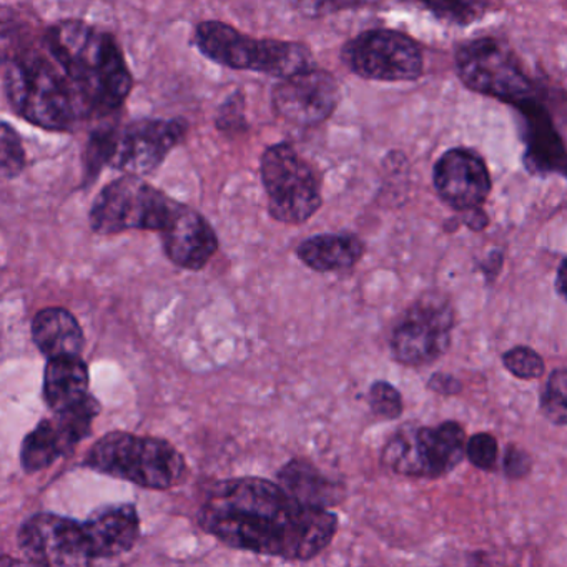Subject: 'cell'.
Here are the masks:
<instances>
[{
  "instance_id": "7",
  "label": "cell",
  "mask_w": 567,
  "mask_h": 567,
  "mask_svg": "<svg viewBox=\"0 0 567 567\" xmlns=\"http://www.w3.org/2000/svg\"><path fill=\"white\" fill-rule=\"evenodd\" d=\"M194 44L208 61L231 71L287 79L315 68L311 49L303 42L251 38L221 21L200 22Z\"/></svg>"
},
{
  "instance_id": "9",
  "label": "cell",
  "mask_w": 567,
  "mask_h": 567,
  "mask_svg": "<svg viewBox=\"0 0 567 567\" xmlns=\"http://www.w3.org/2000/svg\"><path fill=\"white\" fill-rule=\"evenodd\" d=\"M261 182L271 218L300 225L320 210L321 184L317 171L287 142L265 148L260 161Z\"/></svg>"
},
{
  "instance_id": "20",
  "label": "cell",
  "mask_w": 567,
  "mask_h": 567,
  "mask_svg": "<svg viewBox=\"0 0 567 567\" xmlns=\"http://www.w3.org/2000/svg\"><path fill=\"white\" fill-rule=\"evenodd\" d=\"M364 255V244L351 234L315 235L301 241L297 257L318 274H334L353 268Z\"/></svg>"
},
{
  "instance_id": "23",
  "label": "cell",
  "mask_w": 567,
  "mask_h": 567,
  "mask_svg": "<svg viewBox=\"0 0 567 567\" xmlns=\"http://www.w3.org/2000/svg\"><path fill=\"white\" fill-rule=\"evenodd\" d=\"M540 410L550 423L567 426V368L550 374L540 398Z\"/></svg>"
},
{
  "instance_id": "15",
  "label": "cell",
  "mask_w": 567,
  "mask_h": 567,
  "mask_svg": "<svg viewBox=\"0 0 567 567\" xmlns=\"http://www.w3.org/2000/svg\"><path fill=\"white\" fill-rule=\"evenodd\" d=\"M338 102L340 85L337 79L317 65L280 79L271 91L275 114L300 127H315L327 122L337 111Z\"/></svg>"
},
{
  "instance_id": "16",
  "label": "cell",
  "mask_w": 567,
  "mask_h": 567,
  "mask_svg": "<svg viewBox=\"0 0 567 567\" xmlns=\"http://www.w3.org/2000/svg\"><path fill=\"white\" fill-rule=\"evenodd\" d=\"M434 187L451 207L456 210H473L489 195V172L476 152L453 148L434 167Z\"/></svg>"
},
{
  "instance_id": "24",
  "label": "cell",
  "mask_w": 567,
  "mask_h": 567,
  "mask_svg": "<svg viewBox=\"0 0 567 567\" xmlns=\"http://www.w3.org/2000/svg\"><path fill=\"white\" fill-rule=\"evenodd\" d=\"M0 145H2V177L6 181L19 177L25 168L28 155H25L24 145H22L21 135L9 122H2L0 131Z\"/></svg>"
},
{
  "instance_id": "10",
  "label": "cell",
  "mask_w": 567,
  "mask_h": 567,
  "mask_svg": "<svg viewBox=\"0 0 567 567\" xmlns=\"http://www.w3.org/2000/svg\"><path fill=\"white\" fill-rule=\"evenodd\" d=\"M464 453L463 427L450 421L436 427H401L384 447L383 461L404 476L436 477L454 470Z\"/></svg>"
},
{
  "instance_id": "14",
  "label": "cell",
  "mask_w": 567,
  "mask_h": 567,
  "mask_svg": "<svg viewBox=\"0 0 567 567\" xmlns=\"http://www.w3.org/2000/svg\"><path fill=\"white\" fill-rule=\"evenodd\" d=\"M101 413V403L89 394L82 403L42 420L22 441L21 464L28 474L39 473L68 456L79 443L91 436L92 424Z\"/></svg>"
},
{
  "instance_id": "21",
  "label": "cell",
  "mask_w": 567,
  "mask_h": 567,
  "mask_svg": "<svg viewBox=\"0 0 567 567\" xmlns=\"http://www.w3.org/2000/svg\"><path fill=\"white\" fill-rule=\"evenodd\" d=\"M278 483L295 497L313 506L328 507L337 499V487L310 461L291 460L278 473Z\"/></svg>"
},
{
  "instance_id": "1",
  "label": "cell",
  "mask_w": 567,
  "mask_h": 567,
  "mask_svg": "<svg viewBox=\"0 0 567 567\" xmlns=\"http://www.w3.org/2000/svg\"><path fill=\"white\" fill-rule=\"evenodd\" d=\"M198 524L225 546L288 560L313 559L338 530V517L327 507L303 503L280 483L251 476L212 484Z\"/></svg>"
},
{
  "instance_id": "29",
  "label": "cell",
  "mask_w": 567,
  "mask_h": 567,
  "mask_svg": "<svg viewBox=\"0 0 567 567\" xmlns=\"http://www.w3.org/2000/svg\"><path fill=\"white\" fill-rule=\"evenodd\" d=\"M305 14H328L350 8L357 0H295Z\"/></svg>"
},
{
  "instance_id": "6",
  "label": "cell",
  "mask_w": 567,
  "mask_h": 567,
  "mask_svg": "<svg viewBox=\"0 0 567 567\" xmlns=\"http://www.w3.org/2000/svg\"><path fill=\"white\" fill-rule=\"evenodd\" d=\"M84 466L145 489H171L188 474L185 457L174 444L124 431L102 436L85 454Z\"/></svg>"
},
{
  "instance_id": "8",
  "label": "cell",
  "mask_w": 567,
  "mask_h": 567,
  "mask_svg": "<svg viewBox=\"0 0 567 567\" xmlns=\"http://www.w3.org/2000/svg\"><path fill=\"white\" fill-rule=\"evenodd\" d=\"M181 202L145 182L125 174L102 188L89 212V224L97 235H117L128 230L162 231L177 215Z\"/></svg>"
},
{
  "instance_id": "19",
  "label": "cell",
  "mask_w": 567,
  "mask_h": 567,
  "mask_svg": "<svg viewBox=\"0 0 567 567\" xmlns=\"http://www.w3.org/2000/svg\"><path fill=\"white\" fill-rule=\"evenodd\" d=\"M89 367L81 354L52 358L45 364L44 371L42 394L45 404L52 411L75 406L89 396Z\"/></svg>"
},
{
  "instance_id": "5",
  "label": "cell",
  "mask_w": 567,
  "mask_h": 567,
  "mask_svg": "<svg viewBox=\"0 0 567 567\" xmlns=\"http://www.w3.org/2000/svg\"><path fill=\"white\" fill-rule=\"evenodd\" d=\"M187 132L184 118H142L121 127L105 125L89 138L85 177H97L104 167L138 177L154 174L185 141Z\"/></svg>"
},
{
  "instance_id": "25",
  "label": "cell",
  "mask_w": 567,
  "mask_h": 567,
  "mask_svg": "<svg viewBox=\"0 0 567 567\" xmlns=\"http://www.w3.org/2000/svg\"><path fill=\"white\" fill-rule=\"evenodd\" d=\"M503 361L507 370L520 380H536L544 373L543 358L530 348H513L504 354Z\"/></svg>"
},
{
  "instance_id": "22",
  "label": "cell",
  "mask_w": 567,
  "mask_h": 567,
  "mask_svg": "<svg viewBox=\"0 0 567 567\" xmlns=\"http://www.w3.org/2000/svg\"><path fill=\"white\" fill-rule=\"evenodd\" d=\"M423 8L444 21L470 24L486 11L487 0H417Z\"/></svg>"
},
{
  "instance_id": "30",
  "label": "cell",
  "mask_w": 567,
  "mask_h": 567,
  "mask_svg": "<svg viewBox=\"0 0 567 567\" xmlns=\"http://www.w3.org/2000/svg\"><path fill=\"white\" fill-rule=\"evenodd\" d=\"M504 470H506L507 476H524L529 471V457L524 451L511 446L507 450L506 461H504Z\"/></svg>"
},
{
  "instance_id": "27",
  "label": "cell",
  "mask_w": 567,
  "mask_h": 567,
  "mask_svg": "<svg viewBox=\"0 0 567 567\" xmlns=\"http://www.w3.org/2000/svg\"><path fill=\"white\" fill-rule=\"evenodd\" d=\"M215 125L224 134H241L247 131V117H245V97L241 92H235L218 109Z\"/></svg>"
},
{
  "instance_id": "2",
  "label": "cell",
  "mask_w": 567,
  "mask_h": 567,
  "mask_svg": "<svg viewBox=\"0 0 567 567\" xmlns=\"http://www.w3.org/2000/svg\"><path fill=\"white\" fill-rule=\"evenodd\" d=\"M41 41L71 82L87 121L124 107L134 78L111 32L81 19H64L44 29Z\"/></svg>"
},
{
  "instance_id": "3",
  "label": "cell",
  "mask_w": 567,
  "mask_h": 567,
  "mask_svg": "<svg viewBox=\"0 0 567 567\" xmlns=\"http://www.w3.org/2000/svg\"><path fill=\"white\" fill-rule=\"evenodd\" d=\"M141 536V517L134 504L97 511L78 520L52 513L29 517L19 529V547L41 566H79L128 553Z\"/></svg>"
},
{
  "instance_id": "28",
  "label": "cell",
  "mask_w": 567,
  "mask_h": 567,
  "mask_svg": "<svg viewBox=\"0 0 567 567\" xmlns=\"http://www.w3.org/2000/svg\"><path fill=\"white\" fill-rule=\"evenodd\" d=\"M466 454L480 470H493L497 461V441L487 433H480L467 441Z\"/></svg>"
},
{
  "instance_id": "31",
  "label": "cell",
  "mask_w": 567,
  "mask_h": 567,
  "mask_svg": "<svg viewBox=\"0 0 567 567\" xmlns=\"http://www.w3.org/2000/svg\"><path fill=\"white\" fill-rule=\"evenodd\" d=\"M556 288L560 297L567 301V258L560 265L559 271H557Z\"/></svg>"
},
{
  "instance_id": "18",
  "label": "cell",
  "mask_w": 567,
  "mask_h": 567,
  "mask_svg": "<svg viewBox=\"0 0 567 567\" xmlns=\"http://www.w3.org/2000/svg\"><path fill=\"white\" fill-rule=\"evenodd\" d=\"M32 340L48 360L82 354L85 334L78 318L61 307L39 311L32 321Z\"/></svg>"
},
{
  "instance_id": "4",
  "label": "cell",
  "mask_w": 567,
  "mask_h": 567,
  "mask_svg": "<svg viewBox=\"0 0 567 567\" xmlns=\"http://www.w3.org/2000/svg\"><path fill=\"white\" fill-rule=\"evenodd\" d=\"M2 91L14 114L44 131L71 132L87 121L71 82L41 38L4 41Z\"/></svg>"
},
{
  "instance_id": "12",
  "label": "cell",
  "mask_w": 567,
  "mask_h": 567,
  "mask_svg": "<svg viewBox=\"0 0 567 567\" xmlns=\"http://www.w3.org/2000/svg\"><path fill=\"white\" fill-rule=\"evenodd\" d=\"M453 308L437 295L417 300L394 328L391 350L400 363L423 367L433 363L450 347Z\"/></svg>"
},
{
  "instance_id": "11",
  "label": "cell",
  "mask_w": 567,
  "mask_h": 567,
  "mask_svg": "<svg viewBox=\"0 0 567 567\" xmlns=\"http://www.w3.org/2000/svg\"><path fill=\"white\" fill-rule=\"evenodd\" d=\"M341 59L353 74L368 81H414L423 72V55L416 42L388 29L361 32L344 44Z\"/></svg>"
},
{
  "instance_id": "13",
  "label": "cell",
  "mask_w": 567,
  "mask_h": 567,
  "mask_svg": "<svg viewBox=\"0 0 567 567\" xmlns=\"http://www.w3.org/2000/svg\"><path fill=\"white\" fill-rule=\"evenodd\" d=\"M456 64L464 84L481 94L506 102L526 101L530 95L529 81L516 59L493 39H477L461 45Z\"/></svg>"
},
{
  "instance_id": "26",
  "label": "cell",
  "mask_w": 567,
  "mask_h": 567,
  "mask_svg": "<svg viewBox=\"0 0 567 567\" xmlns=\"http://www.w3.org/2000/svg\"><path fill=\"white\" fill-rule=\"evenodd\" d=\"M370 400L371 410L377 416L384 417V420H394L403 413V400L401 394L398 393L396 388L391 386L386 381H377L373 386L370 388Z\"/></svg>"
},
{
  "instance_id": "17",
  "label": "cell",
  "mask_w": 567,
  "mask_h": 567,
  "mask_svg": "<svg viewBox=\"0 0 567 567\" xmlns=\"http://www.w3.org/2000/svg\"><path fill=\"white\" fill-rule=\"evenodd\" d=\"M161 237L168 260L185 270H202L218 250L214 227L204 215L184 204Z\"/></svg>"
}]
</instances>
